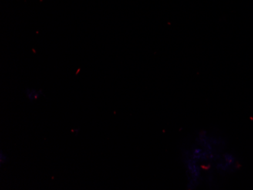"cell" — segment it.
<instances>
[{"mask_svg":"<svg viewBox=\"0 0 253 190\" xmlns=\"http://www.w3.org/2000/svg\"><path fill=\"white\" fill-rule=\"evenodd\" d=\"M27 97L31 101H34L37 99H40L42 96V93L41 90H37V89H28L26 90Z\"/></svg>","mask_w":253,"mask_h":190,"instance_id":"6da1fadb","label":"cell"},{"mask_svg":"<svg viewBox=\"0 0 253 190\" xmlns=\"http://www.w3.org/2000/svg\"><path fill=\"white\" fill-rule=\"evenodd\" d=\"M7 161H8L7 154L4 153L3 152L1 151V152H0V164L2 165V164H5Z\"/></svg>","mask_w":253,"mask_h":190,"instance_id":"7a4b0ae2","label":"cell"}]
</instances>
